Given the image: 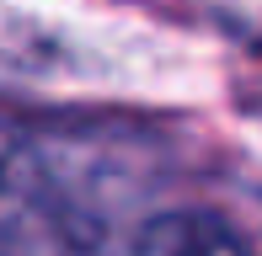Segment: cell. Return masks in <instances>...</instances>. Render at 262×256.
<instances>
[{
  "label": "cell",
  "instance_id": "1",
  "mask_svg": "<svg viewBox=\"0 0 262 256\" xmlns=\"http://www.w3.org/2000/svg\"><path fill=\"white\" fill-rule=\"evenodd\" d=\"M123 256H246V251L225 224H214L204 214H166V219H150L128 240Z\"/></svg>",
  "mask_w": 262,
  "mask_h": 256
},
{
  "label": "cell",
  "instance_id": "2",
  "mask_svg": "<svg viewBox=\"0 0 262 256\" xmlns=\"http://www.w3.org/2000/svg\"><path fill=\"white\" fill-rule=\"evenodd\" d=\"M11 166H16V128H11L6 118H0V187H6Z\"/></svg>",
  "mask_w": 262,
  "mask_h": 256
},
{
  "label": "cell",
  "instance_id": "3",
  "mask_svg": "<svg viewBox=\"0 0 262 256\" xmlns=\"http://www.w3.org/2000/svg\"><path fill=\"white\" fill-rule=\"evenodd\" d=\"M0 256H6V251H0Z\"/></svg>",
  "mask_w": 262,
  "mask_h": 256
}]
</instances>
